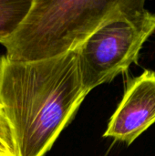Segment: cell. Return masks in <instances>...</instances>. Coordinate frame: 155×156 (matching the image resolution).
Here are the masks:
<instances>
[{
  "instance_id": "1",
  "label": "cell",
  "mask_w": 155,
  "mask_h": 156,
  "mask_svg": "<svg viewBox=\"0 0 155 156\" xmlns=\"http://www.w3.org/2000/svg\"><path fill=\"white\" fill-rule=\"evenodd\" d=\"M76 51L36 61L0 56V105L16 156H45L86 98Z\"/></svg>"
},
{
  "instance_id": "2",
  "label": "cell",
  "mask_w": 155,
  "mask_h": 156,
  "mask_svg": "<svg viewBox=\"0 0 155 156\" xmlns=\"http://www.w3.org/2000/svg\"><path fill=\"white\" fill-rule=\"evenodd\" d=\"M119 0H32L26 16L0 44L14 62H36L76 51Z\"/></svg>"
},
{
  "instance_id": "3",
  "label": "cell",
  "mask_w": 155,
  "mask_h": 156,
  "mask_svg": "<svg viewBox=\"0 0 155 156\" xmlns=\"http://www.w3.org/2000/svg\"><path fill=\"white\" fill-rule=\"evenodd\" d=\"M155 31V13L143 0H119L112 13L76 50L82 86L89 94L137 63Z\"/></svg>"
},
{
  "instance_id": "4",
  "label": "cell",
  "mask_w": 155,
  "mask_h": 156,
  "mask_svg": "<svg viewBox=\"0 0 155 156\" xmlns=\"http://www.w3.org/2000/svg\"><path fill=\"white\" fill-rule=\"evenodd\" d=\"M154 123L155 72L146 69L129 81L103 136L130 145Z\"/></svg>"
},
{
  "instance_id": "5",
  "label": "cell",
  "mask_w": 155,
  "mask_h": 156,
  "mask_svg": "<svg viewBox=\"0 0 155 156\" xmlns=\"http://www.w3.org/2000/svg\"><path fill=\"white\" fill-rule=\"evenodd\" d=\"M32 0H0V42L9 37L26 16Z\"/></svg>"
},
{
  "instance_id": "6",
  "label": "cell",
  "mask_w": 155,
  "mask_h": 156,
  "mask_svg": "<svg viewBox=\"0 0 155 156\" xmlns=\"http://www.w3.org/2000/svg\"><path fill=\"white\" fill-rule=\"evenodd\" d=\"M0 156H16L15 138L10 124L0 105Z\"/></svg>"
}]
</instances>
